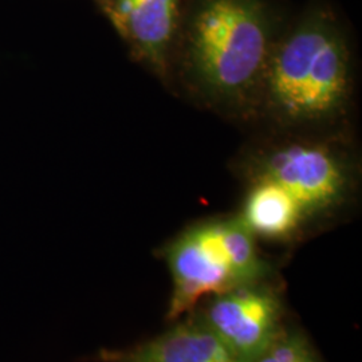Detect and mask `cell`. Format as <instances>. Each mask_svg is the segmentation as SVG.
I'll use <instances>...</instances> for the list:
<instances>
[{"label": "cell", "instance_id": "obj_7", "mask_svg": "<svg viewBox=\"0 0 362 362\" xmlns=\"http://www.w3.org/2000/svg\"><path fill=\"white\" fill-rule=\"evenodd\" d=\"M101 362H242L194 315L153 339L125 349H103Z\"/></svg>", "mask_w": 362, "mask_h": 362}, {"label": "cell", "instance_id": "obj_6", "mask_svg": "<svg viewBox=\"0 0 362 362\" xmlns=\"http://www.w3.org/2000/svg\"><path fill=\"white\" fill-rule=\"evenodd\" d=\"M105 4L134 54L156 74L165 77L182 25L181 0H106Z\"/></svg>", "mask_w": 362, "mask_h": 362}, {"label": "cell", "instance_id": "obj_3", "mask_svg": "<svg viewBox=\"0 0 362 362\" xmlns=\"http://www.w3.org/2000/svg\"><path fill=\"white\" fill-rule=\"evenodd\" d=\"M257 242L239 215L203 220L175 236L163 250L173 282L167 318L176 321L203 298L269 281L272 267Z\"/></svg>", "mask_w": 362, "mask_h": 362}, {"label": "cell", "instance_id": "obj_4", "mask_svg": "<svg viewBox=\"0 0 362 362\" xmlns=\"http://www.w3.org/2000/svg\"><path fill=\"white\" fill-rule=\"evenodd\" d=\"M284 134L247 153L242 161L245 179L276 184L297 202L309 221L344 207L357 182V163L346 144L325 133Z\"/></svg>", "mask_w": 362, "mask_h": 362}, {"label": "cell", "instance_id": "obj_8", "mask_svg": "<svg viewBox=\"0 0 362 362\" xmlns=\"http://www.w3.org/2000/svg\"><path fill=\"white\" fill-rule=\"evenodd\" d=\"M247 192L239 216L257 238L286 242L309 223L297 202L272 181L246 179Z\"/></svg>", "mask_w": 362, "mask_h": 362}, {"label": "cell", "instance_id": "obj_2", "mask_svg": "<svg viewBox=\"0 0 362 362\" xmlns=\"http://www.w3.org/2000/svg\"><path fill=\"white\" fill-rule=\"evenodd\" d=\"M276 38L264 0H197L175 49L181 74L197 95L252 113Z\"/></svg>", "mask_w": 362, "mask_h": 362}, {"label": "cell", "instance_id": "obj_9", "mask_svg": "<svg viewBox=\"0 0 362 362\" xmlns=\"http://www.w3.org/2000/svg\"><path fill=\"white\" fill-rule=\"evenodd\" d=\"M252 362H322L310 341L296 330H284Z\"/></svg>", "mask_w": 362, "mask_h": 362}, {"label": "cell", "instance_id": "obj_5", "mask_svg": "<svg viewBox=\"0 0 362 362\" xmlns=\"http://www.w3.org/2000/svg\"><path fill=\"white\" fill-rule=\"evenodd\" d=\"M242 362H252L284 330V305L269 282L214 296L197 314Z\"/></svg>", "mask_w": 362, "mask_h": 362}, {"label": "cell", "instance_id": "obj_1", "mask_svg": "<svg viewBox=\"0 0 362 362\" xmlns=\"http://www.w3.org/2000/svg\"><path fill=\"white\" fill-rule=\"evenodd\" d=\"M353 58L336 19L315 11L278 37L252 113L282 132L325 133L349 112Z\"/></svg>", "mask_w": 362, "mask_h": 362}]
</instances>
